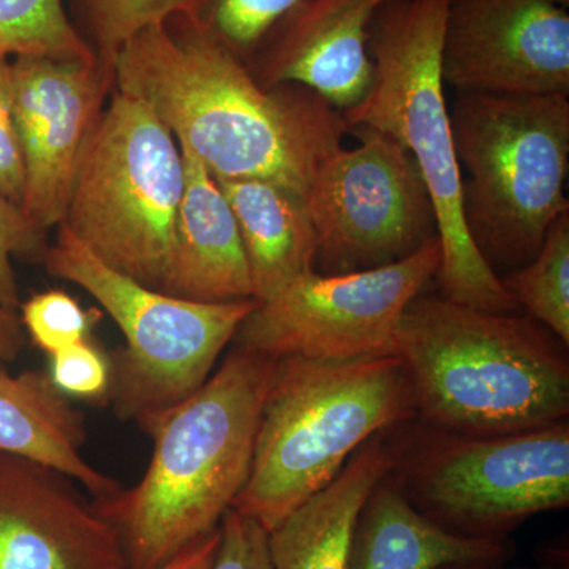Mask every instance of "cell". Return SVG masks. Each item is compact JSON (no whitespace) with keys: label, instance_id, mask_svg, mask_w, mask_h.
<instances>
[{"label":"cell","instance_id":"d4e9b609","mask_svg":"<svg viewBox=\"0 0 569 569\" xmlns=\"http://www.w3.org/2000/svg\"><path fill=\"white\" fill-rule=\"evenodd\" d=\"M18 316L26 335L50 356L88 340L93 321L91 312L61 290L32 296L21 302Z\"/></svg>","mask_w":569,"mask_h":569},{"label":"cell","instance_id":"f1b7e54d","mask_svg":"<svg viewBox=\"0 0 569 569\" xmlns=\"http://www.w3.org/2000/svg\"><path fill=\"white\" fill-rule=\"evenodd\" d=\"M0 194L21 209L24 163L14 118L11 61L0 56Z\"/></svg>","mask_w":569,"mask_h":569},{"label":"cell","instance_id":"ba28073f","mask_svg":"<svg viewBox=\"0 0 569 569\" xmlns=\"http://www.w3.org/2000/svg\"><path fill=\"white\" fill-rule=\"evenodd\" d=\"M183 192L173 133L116 91L82 160L63 227L104 264L163 291Z\"/></svg>","mask_w":569,"mask_h":569},{"label":"cell","instance_id":"7402d4cb","mask_svg":"<svg viewBox=\"0 0 569 569\" xmlns=\"http://www.w3.org/2000/svg\"><path fill=\"white\" fill-rule=\"evenodd\" d=\"M0 56L97 59L62 0H0Z\"/></svg>","mask_w":569,"mask_h":569},{"label":"cell","instance_id":"7a4b0ae2","mask_svg":"<svg viewBox=\"0 0 569 569\" xmlns=\"http://www.w3.org/2000/svg\"><path fill=\"white\" fill-rule=\"evenodd\" d=\"M276 362L231 348L203 387L149 429L152 456L140 482L93 501L129 569H159L219 529L249 479Z\"/></svg>","mask_w":569,"mask_h":569},{"label":"cell","instance_id":"44dd1931","mask_svg":"<svg viewBox=\"0 0 569 569\" xmlns=\"http://www.w3.org/2000/svg\"><path fill=\"white\" fill-rule=\"evenodd\" d=\"M520 310L569 343V212L550 224L529 263L500 277Z\"/></svg>","mask_w":569,"mask_h":569},{"label":"cell","instance_id":"9c48e42d","mask_svg":"<svg viewBox=\"0 0 569 569\" xmlns=\"http://www.w3.org/2000/svg\"><path fill=\"white\" fill-rule=\"evenodd\" d=\"M427 430L415 448L391 445L389 477L445 530L505 541L531 516L568 508V419L497 437Z\"/></svg>","mask_w":569,"mask_h":569},{"label":"cell","instance_id":"8fae6325","mask_svg":"<svg viewBox=\"0 0 569 569\" xmlns=\"http://www.w3.org/2000/svg\"><path fill=\"white\" fill-rule=\"evenodd\" d=\"M350 133L361 142L337 151L305 197L320 274L399 263L438 238L432 198L411 153L378 130Z\"/></svg>","mask_w":569,"mask_h":569},{"label":"cell","instance_id":"4fadbf2b","mask_svg":"<svg viewBox=\"0 0 569 569\" xmlns=\"http://www.w3.org/2000/svg\"><path fill=\"white\" fill-rule=\"evenodd\" d=\"M445 84L492 96H569V14L549 0H451Z\"/></svg>","mask_w":569,"mask_h":569},{"label":"cell","instance_id":"1f68e13d","mask_svg":"<svg viewBox=\"0 0 569 569\" xmlns=\"http://www.w3.org/2000/svg\"><path fill=\"white\" fill-rule=\"evenodd\" d=\"M440 569H568L567 559H548L535 567H505V563H471V565H452Z\"/></svg>","mask_w":569,"mask_h":569},{"label":"cell","instance_id":"cb8c5ba5","mask_svg":"<svg viewBox=\"0 0 569 569\" xmlns=\"http://www.w3.org/2000/svg\"><path fill=\"white\" fill-rule=\"evenodd\" d=\"M97 62L112 81L123 44L148 26L187 13L186 0H78Z\"/></svg>","mask_w":569,"mask_h":569},{"label":"cell","instance_id":"603a6c76","mask_svg":"<svg viewBox=\"0 0 569 569\" xmlns=\"http://www.w3.org/2000/svg\"><path fill=\"white\" fill-rule=\"evenodd\" d=\"M187 14L242 62L252 61L277 22L299 0H186Z\"/></svg>","mask_w":569,"mask_h":569},{"label":"cell","instance_id":"ac0fdd59","mask_svg":"<svg viewBox=\"0 0 569 569\" xmlns=\"http://www.w3.org/2000/svg\"><path fill=\"white\" fill-rule=\"evenodd\" d=\"M509 539L460 537L419 512L387 477L367 497L351 538L350 569H440L452 565L507 563Z\"/></svg>","mask_w":569,"mask_h":569},{"label":"cell","instance_id":"8992f818","mask_svg":"<svg viewBox=\"0 0 569 569\" xmlns=\"http://www.w3.org/2000/svg\"><path fill=\"white\" fill-rule=\"evenodd\" d=\"M449 114L468 234L493 271L520 268L569 212L568 97L459 92Z\"/></svg>","mask_w":569,"mask_h":569},{"label":"cell","instance_id":"83f0119b","mask_svg":"<svg viewBox=\"0 0 569 569\" xmlns=\"http://www.w3.org/2000/svg\"><path fill=\"white\" fill-rule=\"evenodd\" d=\"M209 569H274L269 531L231 508L219 526V545Z\"/></svg>","mask_w":569,"mask_h":569},{"label":"cell","instance_id":"5bb4252c","mask_svg":"<svg viewBox=\"0 0 569 569\" xmlns=\"http://www.w3.org/2000/svg\"><path fill=\"white\" fill-rule=\"evenodd\" d=\"M74 482L0 451V569H129L114 529Z\"/></svg>","mask_w":569,"mask_h":569},{"label":"cell","instance_id":"2e32d148","mask_svg":"<svg viewBox=\"0 0 569 569\" xmlns=\"http://www.w3.org/2000/svg\"><path fill=\"white\" fill-rule=\"evenodd\" d=\"M183 192L163 291L194 302L253 299L233 209L204 164L181 148Z\"/></svg>","mask_w":569,"mask_h":569},{"label":"cell","instance_id":"9a60e30c","mask_svg":"<svg viewBox=\"0 0 569 569\" xmlns=\"http://www.w3.org/2000/svg\"><path fill=\"white\" fill-rule=\"evenodd\" d=\"M389 2L299 0L266 36L247 67L264 88L302 84L346 111L369 91L370 26Z\"/></svg>","mask_w":569,"mask_h":569},{"label":"cell","instance_id":"d6a6232c","mask_svg":"<svg viewBox=\"0 0 569 569\" xmlns=\"http://www.w3.org/2000/svg\"><path fill=\"white\" fill-rule=\"evenodd\" d=\"M549 2L556 3V6L561 7V9H568L569 0H549Z\"/></svg>","mask_w":569,"mask_h":569},{"label":"cell","instance_id":"30bf717a","mask_svg":"<svg viewBox=\"0 0 569 569\" xmlns=\"http://www.w3.org/2000/svg\"><path fill=\"white\" fill-rule=\"evenodd\" d=\"M440 263V238H436L385 268L329 276L310 269L257 302L231 343L276 359L348 361L396 356L403 312L436 279Z\"/></svg>","mask_w":569,"mask_h":569},{"label":"cell","instance_id":"d6986e66","mask_svg":"<svg viewBox=\"0 0 569 569\" xmlns=\"http://www.w3.org/2000/svg\"><path fill=\"white\" fill-rule=\"evenodd\" d=\"M84 441L82 415L48 372L11 376L0 367V451L47 463L80 482L93 501L104 500L122 486L84 459Z\"/></svg>","mask_w":569,"mask_h":569},{"label":"cell","instance_id":"e0dca14e","mask_svg":"<svg viewBox=\"0 0 569 569\" xmlns=\"http://www.w3.org/2000/svg\"><path fill=\"white\" fill-rule=\"evenodd\" d=\"M392 463L387 433L362 445L326 488L269 531L274 569H350L359 511Z\"/></svg>","mask_w":569,"mask_h":569},{"label":"cell","instance_id":"52a82bcc","mask_svg":"<svg viewBox=\"0 0 569 569\" xmlns=\"http://www.w3.org/2000/svg\"><path fill=\"white\" fill-rule=\"evenodd\" d=\"M43 264L91 295L121 328L126 347L111 358L108 396L116 415L146 433L203 387L257 306L254 299L194 302L146 287L104 264L63 224Z\"/></svg>","mask_w":569,"mask_h":569},{"label":"cell","instance_id":"f546056e","mask_svg":"<svg viewBox=\"0 0 569 569\" xmlns=\"http://www.w3.org/2000/svg\"><path fill=\"white\" fill-rule=\"evenodd\" d=\"M26 346L20 316L0 305V361L13 362Z\"/></svg>","mask_w":569,"mask_h":569},{"label":"cell","instance_id":"484cf974","mask_svg":"<svg viewBox=\"0 0 569 569\" xmlns=\"http://www.w3.org/2000/svg\"><path fill=\"white\" fill-rule=\"evenodd\" d=\"M47 233L33 227L17 204L0 194V305L13 312L21 306L13 261H41L48 250Z\"/></svg>","mask_w":569,"mask_h":569},{"label":"cell","instance_id":"ffe728a7","mask_svg":"<svg viewBox=\"0 0 569 569\" xmlns=\"http://www.w3.org/2000/svg\"><path fill=\"white\" fill-rule=\"evenodd\" d=\"M217 182L238 222L254 301L316 269L317 233L302 194L260 179Z\"/></svg>","mask_w":569,"mask_h":569},{"label":"cell","instance_id":"3957f363","mask_svg":"<svg viewBox=\"0 0 569 569\" xmlns=\"http://www.w3.org/2000/svg\"><path fill=\"white\" fill-rule=\"evenodd\" d=\"M396 356L417 417L430 429L497 437L568 419L563 343L526 313H493L421 293L400 320Z\"/></svg>","mask_w":569,"mask_h":569},{"label":"cell","instance_id":"4dcf8cb0","mask_svg":"<svg viewBox=\"0 0 569 569\" xmlns=\"http://www.w3.org/2000/svg\"><path fill=\"white\" fill-rule=\"evenodd\" d=\"M217 545H219V529L194 542L190 548L182 550L179 556H176L174 559L159 569H209Z\"/></svg>","mask_w":569,"mask_h":569},{"label":"cell","instance_id":"277c9868","mask_svg":"<svg viewBox=\"0 0 569 569\" xmlns=\"http://www.w3.org/2000/svg\"><path fill=\"white\" fill-rule=\"evenodd\" d=\"M451 0H392L369 32L372 82L355 107L342 111L351 129H373L399 141L413 157L437 213L440 295L493 313H520L500 276L468 234L462 173L441 74V43Z\"/></svg>","mask_w":569,"mask_h":569},{"label":"cell","instance_id":"4316f807","mask_svg":"<svg viewBox=\"0 0 569 569\" xmlns=\"http://www.w3.org/2000/svg\"><path fill=\"white\" fill-rule=\"evenodd\" d=\"M48 377L63 396L99 399L110 391V359L84 340L51 355Z\"/></svg>","mask_w":569,"mask_h":569},{"label":"cell","instance_id":"5b68a950","mask_svg":"<svg viewBox=\"0 0 569 569\" xmlns=\"http://www.w3.org/2000/svg\"><path fill=\"white\" fill-rule=\"evenodd\" d=\"M413 418V391L397 356L279 358L249 479L233 508L271 531L326 488L370 438Z\"/></svg>","mask_w":569,"mask_h":569},{"label":"cell","instance_id":"6da1fadb","mask_svg":"<svg viewBox=\"0 0 569 569\" xmlns=\"http://www.w3.org/2000/svg\"><path fill=\"white\" fill-rule=\"evenodd\" d=\"M112 80L116 91L148 104L217 181L260 179L306 197L350 133L342 111L320 93L264 88L187 13L127 41Z\"/></svg>","mask_w":569,"mask_h":569},{"label":"cell","instance_id":"7c38bea8","mask_svg":"<svg viewBox=\"0 0 569 569\" xmlns=\"http://www.w3.org/2000/svg\"><path fill=\"white\" fill-rule=\"evenodd\" d=\"M11 74L24 163L21 211L47 233L63 222L112 81L97 59L21 56Z\"/></svg>","mask_w":569,"mask_h":569}]
</instances>
